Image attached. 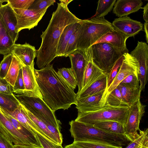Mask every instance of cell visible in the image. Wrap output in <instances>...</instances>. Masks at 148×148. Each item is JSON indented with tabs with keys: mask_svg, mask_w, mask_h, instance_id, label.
Listing matches in <instances>:
<instances>
[{
	"mask_svg": "<svg viewBox=\"0 0 148 148\" xmlns=\"http://www.w3.org/2000/svg\"><path fill=\"white\" fill-rule=\"evenodd\" d=\"M36 80L45 102L54 112L68 110L77 103L76 94L57 73L52 65L39 70L34 69Z\"/></svg>",
	"mask_w": 148,
	"mask_h": 148,
	"instance_id": "cell-1",
	"label": "cell"
},
{
	"mask_svg": "<svg viewBox=\"0 0 148 148\" xmlns=\"http://www.w3.org/2000/svg\"><path fill=\"white\" fill-rule=\"evenodd\" d=\"M69 10L68 6L58 3L46 29L40 36L42 42L36 50V64L41 69L50 64L56 57V50L60 36L64 28L72 23L81 20Z\"/></svg>",
	"mask_w": 148,
	"mask_h": 148,
	"instance_id": "cell-2",
	"label": "cell"
},
{
	"mask_svg": "<svg viewBox=\"0 0 148 148\" xmlns=\"http://www.w3.org/2000/svg\"><path fill=\"white\" fill-rule=\"evenodd\" d=\"M69 124L74 142L94 140L122 147L129 141L125 136L109 133L92 125L75 120L70 121Z\"/></svg>",
	"mask_w": 148,
	"mask_h": 148,
	"instance_id": "cell-3",
	"label": "cell"
},
{
	"mask_svg": "<svg viewBox=\"0 0 148 148\" xmlns=\"http://www.w3.org/2000/svg\"><path fill=\"white\" fill-rule=\"evenodd\" d=\"M114 29L104 17L83 20L79 29L76 49L86 50L107 32Z\"/></svg>",
	"mask_w": 148,
	"mask_h": 148,
	"instance_id": "cell-4",
	"label": "cell"
},
{
	"mask_svg": "<svg viewBox=\"0 0 148 148\" xmlns=\"http://www.w3.org/2000/svg\"><path fill=\"white\" fill-rule=\"evenodd\" d=\"M86 51L93 63L108 75L116 62L128 49L118 48L106 43H100L91 46Z\"/></svg>",
	"mask_w": 148,
	"mask_h": 148,
	"instance_id": "cell-5",
	"label": "cell"
},
{
	"mask_svg": "<svg viewBox=\"0 0 148 148\" xmlns=\"http://www.w3.org/2000/svg\"><path fill=\"white\" fill-rule=\"evenodd\" d=\"M129 109L130 107L127 106L114 107L106 105L103 108L95 111L78 110L77 116L75 120L91 125L99 121H113L125 127Z\"/></svg>",
	"mask_w": 148,
	"mask_h": 148,
	"instance_id": "cell-6",
	"label": "cell"
},
{
	"mask_svg": "<svg viewBox=\"0 0 148 148\" xmlns=\"http://www.w3.org/2000/svg\"><path fill=\"white\" fill-rule=\"evenodd\" d=\"M14 95L20 103L37 118L45 124H51L60 130V122L56 118L55 112L43 99L33 96Z\"/></svg>",
	"mask_w": 148,
	"mask_h": 148,
	"instance_id": "cell-7",
	"label": "cell"
},
{
	"mask_svg": "<svg viewBox=\"0 0 148 148\" xmlns=\"http://www.w3.org/2000/svg\"><path fill=\"white\" fill-rule=\"evenodd\" d=\"M130 54L137 62L139 86L144 91L148 80V45L145 42L138 41L137 46Z\"/></svg>",
	"mask_w": 148,
	"mask_h": 148,
	"instance_id": "cell-8",
	"label": "cell"
},
{
	"mask_svg": "<svg viewBox=\"0 0 148 148\" xmlns=\"http://www.w3.org/2000/svg\"><path fill=\"white\" fill-rule=\"evenodd\" d=\"M145 106L139 99L130 106L125 128V135L129 141H132L139 130L140 121L145 112Z\"/></svg>",
	"mask_w": 148,
	"mask_h": 148,
	"instance_id": "cell-9",
	"label": "cell"
},
{
	"mask_svg": "<svg viewBox=\"0 0 148 148\" xmlns=\"http://www.w3.org/2000/svg\"><path fill=\"white\" fill-rule=\"evenodd\" d=\"M71 62V69L77 82L79 93L82 88L85 71L88 61L86 50L76 49L68 56Z\"/></svg>",
	"mask_w": 148,
	"mask_h": 148,
	"instance_id": "cell-10",
	"label": "cell"
},
{
	"mask_svg": "<svg viewBox=\"0 0 148 148\" xmlns=\"http://www.w3.org/2000/svg\"><path fill=\"white\" fill-rule=\"evenodd\" d=\"M12 9L17 18V31L18 33L22 29H28L29 30L36 26L46 12L29 9Z\"/></svg>",
	"mask_w": 148,
	"mask_h": 148,
	"instance_id": "cell-11",
	"label": "cell"
},
{
	"mask_svg": "<svg viewBox=\"0 0 148 148\" xmlns=\"http://www.w3.org/2000/svg\"><path fill=\"white\" fill-rule=\"evenodd\" d=\"M0 132L14 145L34 147L14 127L0 110Z\"/></svg>",
	"mask_w": 148,
	"mask_h": 148,
	"instance_id": "cell-12",
	"label": "cell"
},
{
	"mask_svg": "<svg viewBox=\"0 0 148 148\" xmlns=\"http://www.w3.org/2000/svg\"><path fill=\"white\" fill-rule=\"evenodd\" d=\"M108 94L106 89L92 95L77 99L76 108L78 111L85 112L101 109L105 106Z\"/></svg>",
	"mask_w": 148,
	"mask_h": 148,
	"instance_id": "cell-13",
	"label": "cell"
},
{
	"mask_svg": "<svg viewBox=\"0 0 148 148\" xmlns=\"http://www.w3.org/2000/svg\"><path fill=\"white\" fill-rule=\"evenodd\" d=\"M124 58L118 72L107 89L108 93L116 88L121 82L128 75L133 74H138V65L136 59L128 53L124 54Z\"/></svg>",
	"mask_w": 148,
	"mask_h": 148,
	"instance_id": "cell-14",
	"label": "cell"
},
{
	"mask_svg": "<svg viewBox=\"0 0 148 148\" xmlns=\"http://www.w3.org/2000/svg\"><path fill=\"white\" fill-rule=\"evenodd\" d=\"M34 63L30 66H23L22 69L24 90L14 95L33 96L43 99L39 88L34 72Z\"/></svg>",
	"mask_w": 148,
	"mask_h": 148,
	"instance_id": "cell-15",
	"label": "cell"
},
{
	"mask_svg": "<svg viewBox=\"0 0 148 148\" xmlns=\"http://www.w3.org/2000/svg\"><path fill=\"white\" fill-rule=\"evenodd\" d=\"M0 20L6 31L14 43L18 40L17 21L15 14L9 4H2L0 7Z\"/></svg>",
	"mask_w": 148,
	"mask_h": 148,
	"instance_id": "cell-16",
	"label": "cell"
},
{
	"mask_svg": "<svg viewBox=\"0 0 148 148\" xmlns=\"http://www.w3.org/2000/svg\"><path fill=\"white\" fill-rule=\"evenodd\" d=\"M112 24L114 29L128 38L134 36L143 28V25L140 22L133 20L127 16L115 19Z\"/></svg>",
	"mask_w": 148,
	"mask_h": 148,
	"instance_id": "cell-17",
	"label": "cell"
},
{
	"mask_svg": "<svg viewBox=\"0 0 148 148\" xmlns=\"http://www.w3.org/2000/svg\"><path fill=\"white\" fill-rule=\"evenodd\" d=\"M11 53L15 56L23 66H30L34 63L36 50L34 46L26 42L23 44H14Z\"/></svg>",
	"mask_w": 148,
	"mask_h": 148,
	"instance_id": "cell-18",
	"label": "cell"
},
{
	"mask_svg": "<svg viewBox=\"0 0 148 148\" xmlns=\"http://www.w3.org/2000/svg\"><path fill=\"white\" fill-rule=\"evenodd\" d=\"M0 110L19 121L35 134L37 133L47 138L46 136L35 124L28 116L24 107L21 103L13 112L8 111L0 108Z\"/></svg>",
	"mask_w": 148,
	"mask_h": 148,
	"instance_id": "cell-19",
	"label": "cell"
},
{
	"mask_svg": "<svg viewBox=\"0 0 148 148\" xmlns=\"http://www.w3.org/2000/svg\"><path fill=\"white\" fill-rule=\"evenodd\" d=\"M143 4L141 0H118L114 5L113 13L119 17L126 16L142 8Z\"/></svg>",
	"mask_w": 148,
	"mask_h": 148,
	"instance_id": "cell-20",
	"label": "cell"
},
{
	"mask_svg": "<svg viewBox=\"0 0 148 148\" xmlns=\"http://www.w3.org/2000/svg\"><path fill=\"white\" fill-rule=\"evenodd\" d=\"M86 52L88 61L84 73L82 88L79 92L85 90L97 80L107 75L93 63L86 51Z\"/></svg>",
	"mask_w": 148,
	"mask_h": 148,
	"instance_id": "cell-21",
	"label": "cell"
},
{
	"mask_svg": "<svg viewBox=\"0 0 148 148\" xmlns=\"http://www.w3.org/2000/svg\"><path fill=\"white\" fill-rule=\"evenodd\" d=\"M83 20L75 22L67 26L64 29L59 39L57 50V56H64L66 47L71 36L82 25Z\"/></svg>",
	"mask_w": 148,
	"mask_h": 148,
	"instance_id": "cell-22",
	"label": "cell"
},
{
	"mask_svg": "<svg viewBox=\"0 0 148 148\" xmlns=\"http://www.w3.org/2000/svg\"><path fill=\"white\" fill-rule=\"evenodd\" d=\"M128 38L124 34L114 29L105 34L93 44L106 43L116 48L126 49V42Z\"/></svg>",
	"mask_w": 148,
	"mask_h": 148,
	"instance_id": "cell-23",
	"label": "cell"
},
{
	"mask_svg": "<svg viewBox=\"0 0 148 148\" xmlns=\"http://www.w3.org/2000/svg\"><path fill=\"white\" fill-rule=\"evenodd\" d=\"M1 111L11 121L14 127L32 145L37 148H42L36 135L15 119Z\"/></svg>",
	"mask_w": 148,
	"mask_h": 148,
	"instance_id": "cell-24",
	"label": "cell"
},
{
	"mask_svg": "<svg viewBox=\"0 0 148 148\" xmlns=\"http://www.w3.org/2000/svg\"><path fill=\"white\" fill-rule=\"evenodd\" d=\"M117 87L119 89L122 98L127 106L130 107L138 100L140 99L142 91L140 86L131 87L119 84Z\"/></svg>",
	"mask_w": 148,
	"mask_h": 148,
	"instance_id": "cell-25",
	"label": "cell"
},
{
	"mask_svg": "<svg viewBox=\"0 0 148 148\" xmlns=\"http://www.w3.org/2000/svg\"><path fill=\"white\" fill-rule=\"evenodd\" d=\"M107 78L108 75H106L92 83L84 90L76 94L77 99L89 96L107 90Z\"/></svg>",
	"mask_w": 148,
	"mask_h": 148,
	"instance_id": "cell-26",
	"label": "cell"
},
{
	"mask_svg": "<svg viewBox=\"0 0 148 148\" xmlns=\"http://www.w3.org/2000/svg\"><path fill=\"white\" fill-rule=\"evenodd\" d=\"M92 125L109 133L125 136L124 126L116 121H99L95 123Z\"/></svg>",
	"mask_w": 148,
	"mask_h": 148,
	"instance_id": "cell-27",
	"label": "cell"
},
{
	"mask_svg": "<svg viewBox=\"0 0 148 148\" xmlns=\"http://www.w3.org/2000/svg\"><path fill=\"white\" fill-rule=\"evenodd\" d=\"M20 104L14 94H8L0 92V108L13 112L18 108Z\"/></svg>",
	"mask_w": 148,
	"mask_h": 148,
	"instance_id": "cell-28",
	"label": "cell"
},
{
	"mask_svg": "<svg viewBox=\"0 0 148 148\" xmlns=\"http://www.w3.org/2000/svg\"><path fill=\"white\" fill-rule=\"evenodd\" d=\"M14 44L0 20V54L4 56L10 53L11 49Z\"/></svg>",
	"mask_w": 148,
	"mask_h": 148,
	"instance_id": "cell-29",
	"label": "cell"
},
{
	"mask_svg": "<svg viewBox=\"0 0 148 148\" xmlns=\"http://www.w3.org/2000/svg\"><path fill=\"white\" fill-rule=\"evenodd\" d=\"M23 66L20 60L12 54V62L7 74L4 78L13 87L19 71Z\"/></svg>",
	"mask_w": 148,
	"mask_h": 148,
	"instance_id": "cell-30",
	"label": "cell"
},
{
	"mask_svg": "<svg viewBox=\"0 0 148 148\" xmlns=\"http://www.w3.org/2000/svg\"><path fill=\"white\" fill-rule=\"evenodd\" d=\"M106 105L114 107L127 106L124 101L121 92L117 87L108 93Z\"/></svg>",
	"mask_w": 148,
	"mask_h": 148,
	"instance_id": "cell-31",
	"label": "cell"
},
{
	"mask_svg": "<svg viewBox=\"0 0 148 148\" xmlns=\"http://www.w3.org/2000/svg\"><path fill=\"white\" fill-rule=\"evenodd\" d=\"M116 1V0H99L96 13L92 17H104L112 10Z\"/></svg>",
	"mask_w": 148,
	"mask_h": 148,
	"instance_id": "cell-32",
	"label": "cell"
},
{
	"mask_svg": "<svg viewBox=\"0 0 148 148\" xmlns=\"http://www.w3.org/2000/svg\"><path fill=\"white\" fill-rule=\"evenodd\" d=\"M73 143L79 148H122L121 146L94 140L73 142Z\"/></svg>",
	"mask_w": 148,
	"mask_h": 148,
	"instance_id": "cell-33",
	"label": "cell"
},
{
	"mask_svg": "<svg viewBox=\"0 0 148 148\" xmlns=\"http://www.w3.org/2000/svg\"><path fill=\"white\" fill-rule=\"evenodd\" d=\"M24 107L29 118L45 134L47 138L54 143L59 144L56 139L48 130L46 125Z\"/></svg>",
	"mask_w": 148,
	"mask_h": 148,
	"instance_id": "cell-34",
	"label": "cell"
},
{
	"mask_svg": "<svg viewBox=\"0 0 148 148\" xmlns=\"http://www.w3.org/2000/svg\"><path fill=\"white\" fill-rule=\"evenodd\" d=\"M57 73L73 88H76L77 82L71 68L59 69Z\"/></svg>",
	"mask_w": 148,
	"mask_h": 148,
	"instance_id": "cell-35",
	"label": "cell"
},
{
	"mask_svg": "<svg viewBox=\"0 0 148 148\" xmlns=\"http://www.w3.org/2000/svg\"><path fill=\"white\" fill-rule=\"evenodd\" d=\"M134 139L125 148H143L145 140L148 137V130H140Z\"/></svg>",
	"mask_w": 148,
	"mask_h": 148,
	"instance_id": "cell-36",
	"label": "cell"
},
{
	"mask_svg": "<svg viewBox=\"0 0 148 148\" xmlns=\"http://www.w3.org/2000/svg\"><path fill=\"white\" fill-rule=\"evenodd\" d=\"M55 0H34L29 9L39 11H47L49 7L53 5Z\"/></svg>",
	"mask_w": 148,
	"mask_h": 148,
	"instance_id": "cell-37",
	"label": "cell"
},
{
	"mask_svg": "<svg viewBox=\"0 0 148 148\" xmlns=\"http://www.w3.org/2000/svg\"><path fill=\"white\" fill-rule=\"evenodd\" d=\"M11 53L4 56L0 63V78H4L6 76L12 60Z\"/></svg>",
	"mask_w": 148,
	"mask_h": 148,
	"instance_id": "cell-38",
	"label": "cell"
},
{
	"mask_svg": "<svg viewBox=\"0 0 148 148\" xmlns=\"http://www.w3.org/2000/svg\"><path fill=\"white\" fill-rule=\"evenodd\" d=\"M34 0H8V3L12 9H28Z\"/></svg>",
	"mask_w": 148,
	"mask_h": 148,
	"instance_id": "cell-39",
	"label": "cell"
},
{
	"mask_svg": "<svg viewBox=\"0 0 148 148\" xmlns=\"http://www.w3.org/2000/svg\"><path fill=\"white\" fill-rule=\"evenodd\" d=\"M124 54L116 62L108 75L107 90L110 86L118 72L124 58Z\"/></svg>",
	"mask_w": 148,
	"mask_h": 148,
	"instance_id": "cell-40",
	"label": "cell"
},
{
	"mask_svg": "<svg viewBox=\"0 0 148 148\" xmlns=\"http://www.w3.org/2000/svg\"><path fill=\"white\" fill-rule=\"evenodd\" d=\"M81 26L75 30L69 39L66 47L64 56L68 57L70 53L76 49L78 34Z\"/></svg>",
	"mask_w": 148,
	"mask_h": 148,
	"instance_id": "cell-41",
	"label": "cell"
},
{
	"mask_svg": "<svg viewBox=\"0 0 148 148\" xmlns=\"http://www.w3.org/2000/svg\"><path fill=\"white\" fill-rule=\"evenodd\" d=\"M120 84L131 87L139 86V81L138 74H131L124 78Z\"/></svg>",
	"mask_w": 148,
	"mask_h": 148,
	"instance_id": "cell-42",
	"label": "cell"
},
{
	"mask_svg": "<svg viewBox=\"0 0 148 148\" xmlns=\"http://www.w3.org/2000/svg\"><path fill=\"white\" fill-rule=\"evenodd\" d=\"M36 134L42 148H63L62 145L54 143L37 133Z\"/></svg>",
	"mask_w": 148,
	"mask_h": 148,
	"instance_id": "cell-43",
	"label": "cell"
},
{
	"mask_svg": "<svg viewBox=\"0 0 148 148\" xmlns=\"http://www.w3.org/2000/svg\"><path fill=\"white\" fill-rule=\"evenodd\" d=\"M25 90L22 70L21 68L19 70L18 74L13 88V94H15L23 91Z\"/></svg>",
	"mask_w": 148,
	"mask_h": 148,
	"instance_id": "cell-44",
	"label": "cell"
},
{
	"mask_svg": "<svg viewBox=\"0 0 148 148\" xmlns=\"http://www.w3.org/2000/svg\"><path fill=\"white\" fill-rule=\"evenodd\" d=\"M13 88L5 78H0V92L8 94H13Z\"/></svg>",
	"mask_w": 148,
	"mask_h": 148,
	"instance_id": "cell-45",
	"label": "cell"
},
{
	"mask_svg": "<svg viewBox=\"0 0 148 148\" xmlns=\"http://www.w3.org/2000/svg\"><path fill=\"white\" fill-rule=\"evenodd\" d=\"M0 148H14L12 143L0 132Z\"/></svg>",
	"mask_w": 148,
	"mask_h": 148,
	"instance_id": "cell-46",
	"label": "cell"
},
{
	"mask_svg": "<svg viewBox=\"0 0 148 148\" xmlns=\"http://www.w3.org/2000/svg\"><path fill=\"white\" fill-rule=\"evenodd\" d=\"M142 8L143 9V18L145 22L148 23V3H147Z\"/></svg>",
	"mask_w": 148,
	"mask_h": 148,
	"instance_id": "cell-47",
	"label": "cell"
},
{
	"mask_svg": "<svg viewBox=\"0 0 148 148\" xmlns=\"http://www.w3.org/2000/svg\"><path fill=\"white\" fill-rule=\"evenodd\" d=\"M144 29L145 33L147 43H148V23L145 22L144 24Z\"/></svg>",
	"mask_w": 148,
	"mask_h": 148,
	"instance_id": "cell-48",
	"label": "cell"
},
{
	"mask_svg": "<svg viewBox=\"0 0 148 148\" xmlns=\"http://www.w3.org/2000/svg\"><path fill=\"white\" fill-rule=\"evenodd\" d=\"M73 0H60V3H62L68 6V4Z\"/></svg>",
	"mask_w": 148,
	"mask_h": 148,
	"instance_id": "cell-49",
	"label": "cell"
},
{
	"mask_svg": "<svg viewBox=\"0 0 148 148\" xmlns=\"http://www.w3.org/2000/svg\"><path fill=\"white\" fill-rule=\"evenodd\" d=\"M14 148H37L35 147L14 145Z\"/></svg>",
	"mask_w": 148,
	"mask_h": 148,
	"instance_id": "cell-50",
	"label": "cell"
},
{
	"mask_svg": "<svg viewBox=\"0 0 148 148\" xmlns=\"http://www.w3.org/2000/svg\"><path fill=\"white\" fill-rule=\"evenodd\" d=\"M64 148H79L76 146L73 143L70 145L65 146Z\"/></svg>",
	"mask_w": 148,
	"mask_h": 148,
	"instance_id": "cell-51",
	"label": "cell"
},
{
	"mask_svg": "<svg viewBox=\"0 0 148 148\" xmlns=\"http://www.w3.org/2000/svg\"><path fill=\"white\" fill-rule=\"evenodd\" d=\"M8 0H0V5H1L4 2H8Z\"/></svg>",
	"mask_w": 148,
	"mask_h": 148,
	"instance_id": "cell-52",
	"label": "cell"
},
{
	"mask_svg": "<svg viewBox=\"0 0 148 148\" xmlns=\"http://www.w3.org/2000/svg\"></svg>",
	"mask_w": 148,
	"mask_h": 148,
	"instance_id": "cell-53",
	"label": "cell"
},
{
	"mask_svg": "<svg viewBox=\"0 0 148 148\" xmlns=\"http://www.w3.org/2000/svg\"><path fill=\"white\" fill-rule=\"evenodd\" d=\"M1 5H0V7L1 6Z\"/></svg>",
	"mask_w": 148,
	"mask_h": 148,
	"instance_id": "cell-54",
	"label": "cell"
}]
</instances>
